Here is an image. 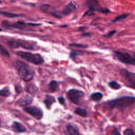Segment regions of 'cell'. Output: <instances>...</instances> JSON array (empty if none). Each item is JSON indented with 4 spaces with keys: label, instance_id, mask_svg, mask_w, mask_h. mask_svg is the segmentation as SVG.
Here are the masks:
<instances>
[{
    "label": "cell",
    "instance_id": "6da1fadb",
    "mask_svg": "<svg viewBox=\"0 0 135 135\" xmlns=\"http://www.w3.org/2000/svg\"><path fill=\"white\" fill-rule=\"evenodd\" d=\"M135 103V97L124 96L108 101L107 104L111 109L117 108L119 109L130 107Z\"/></svg>",
    "mask_w": 135,
    "mask_h": 135
},
{
    "label": "cell",
    "instance_id": "7a4b0ae2",
    "mask_svg": "<svg viewBox=\"0 0 135 135\" xmlns=\"http://www.w3.org/2000/svg\"><path fill=\"white\" fill-rule=\"evenodd\" d=\"M17 72L20 78L25 81H31L33 77V71L25 63L18 61L16 63Z\"/></svg>",
    "mask_w": 135,
    "mask_h": 135
},
{
    "label": "cell",
    "instance_id": "3957f363",
    "mask_svg": "<svg viewBox=\"0 0 135 135\" xmlns=\"http://www.w3.org/2000/svg\"><path fill=\"white\" fill-rule=\"evenodd\" d=\"M17 54L23 59L36 65L41 64L44 61L43 59L39 54H35L28 52L18 51L17 52Z\"/></svg>",
    "mask_w": 135,
    "mask_h": 135
},
{
    "label": "cell",
    "instance_id": "277c9868",
    "mask_svg": "<svg viewBox=\"0 0 135 135\" xmlns=\"http://www.w3.org/2000/svg\"><path fill=\"white\" fill-rule=\"evenodd\" d=\"M120 73L125 84L128 87L135 89V73L128 71L126 69H121Z\"/></svg>",
    "mask_w": 135,
    "mask_h": 135
},
{
    "label": "cell",
    "instance_id": "5b68a950",
    "mask_svg": "<svg viewBox=\"0 0 135 135\" xmlns=\"http://www.w3.org/2000/svg\"><path fill=\"white\" fill-rule=\"evenodd\" d=\"M114 54L120 62L124 64L135 65V59L133 56L131 55L129 53L116 51L114 52Z\"/></svg>",
    "mask_w": 135,
    "mask_h": 135
},
{
    "label": "cell",
    "instance_id": "8992f818",
    "mask_svg": "<svg viewBox=\"0 0 135 135\" xmlns=\"http://www.w3.org/2000/svg\"><path fill=\"white\" fill-rule=\"evenodd\" d=\"M69 99L74 104H78L80 99L84 95L83 91L75 89H72L68 91L67 93Z\"/></svg>",
    "mask_w": 135,
    "mask_h": 135
},
{
    "label": "cell",
    "instance_id": "52a82bcc",
    "mask_svg": "<svg viewBox=\"0 0 135 135\" xmlns=\"http://www.w3.org/2000/svg\"><path fill=\"white\" fill-rule=\"evenodd\" d=\"M86 5L92 11H96L103 13H108L109 12L108 9L101 7L98 0H87Z\"/></svg>",
    "mask_w": 135,
    "mask_h": 135
},
{
    "label": "cell",
    "instance_id": "ba28073f",
    "mask_svg": "<svg viewBox=\"0 0 135 135\" xmlns=\"http://www.w3.org/2000/svg\"><path fill=\"white\" fill-rule=\"evenodd\" d=\"M24 110H25V111H26L30 114L35 118L36 119L40 120L43 117L42 111L40 108H36L35 107H25L24 108Z\"/></svg>",
    "mask_w": 135,
    "mask_h": 135
},
{
    "label": "cell",
    "instance_id": "9c48e42d",
    "mask_svg": "<svg viewBox=\"0 0 135 135\" xmlns=\"http://www.w3.org/2000/svg\"><path fill=\"white\" fill-rule=\"evenodd\" d=\"M76 8V4L73 2L69 3L62 9L61 13L64 15H68Z\"/></svg>",
    "mask_w": 135,
    "mask_h": 135
},
{
    "label": "cell",
    "instance_id": "30bf717a",
    "mask_svg": "<svg viewBox=\"0 0 135 135\" xmlns=\"http://www.w3.org/2000/svg\"><path fill=\"white\" fill-rule=\"evenodd\" d=\"M16 42L18 47H22L28 50H33L34 48V43L30 41L22 40H16Z\"/></svg>",
    "mask_w": 135,
    "mask_h": 135
},
{
    "label": "cell",
    "instance_id": "8fae6325",
    "mask_svg": "<svg viewBox=\"0 0 135 135\" xmlns=\"http://www.w3.org/2000/svg\"><path fill=\"white\" fill-rule=\"evenodd\" d=\"M32 101V98L28 95H24L22 97L17 101L18 104L24 106L28 105Z\"/></svg>",
    "mask_w": 135,
    "mask_h": 135
},
{
    "label": "cell",
    "instance_id": "7c38bea8",
    "mask_svg": "<svg viewBox=\"0 0 135 135\" xmlns=\"http://www.w3.org/2000/svg\"><path fill=\"white\" fill-rule=\"evenodd\" d=\"M12 128L14 131L17 132H22L26 130L25 127L18 122H14L12 125Z\"/></svg>",
    "mask_w": 135,
    "mask_h": 135
},
{
    "label": "cell",
    "instance_id": "4fadbf2b",
    "mask_svg": "<svg viewBox=\"0 0 135 135\" xmlns=\"http://www.w3.org/2000/svg\"><path fill=\"white\" fill-rule=\"evenodd\" d=\"M55 101V98L53 96H51L50 95H46V98L44 100V103H45L46 107L48 109H50L52 104L53 102H54Z\"/></svg>",
    "mask_w": 135,
    "mask_h": 135
},
{
    "label": "cell",
    "instance_id": "5bb4252c",
    "mask_svg": "<svg viewBox=\"0 0 135 135\" xmlns=\"http://www.w3.org/2000/svg\"><path fill=\"white\" fill-rule=\"evenodd\" d=\"M66 130L68 133L71 135H80L79 131L72 125L68 124L66 126Z\"/></svg>",
    "mask_w": 135,
    "mask_h": 135
},
{
    "label": "cell",
    "instance_id": "9a60e30c",
    "mask_svg": "<svg viewBox=\"0 0 135 135\" xmlns=\"http://www.w3.org/2000/svg\"><path fill=\"white\" fill-rule=\"evenodd\" d=\"M103 97V94L100 92H96L91 94L90 99L91 100L94 101H99L101 100Z\"/></svg>",
    "mask_w": 135,
    "mask_h": 135
},
{
    "label": "cell",
    "instance_id": "2e32d148",
    "mask_svg": "<svg viewBox=\"0 0 135 135\" xmlns=\"http://www.w3.org/2000/svg\"><path fill=\"white\" fill-rule=\"evenodd\" d=\"M74 113L83 117H86L88 115L86 110L81 108H76V109L74 110Z\"/></svg>",
    "mask_w": 135,
    "mask_h": 135
},
{
    "label": "cell",
    "instance_id": "e0dca14e",
    "mask_svg": "<svg viewBox=\"0 0 135 135\" xmlns=\"http://www.w3.org/2000/svg\"><path fill=\"white\" fill-rule=\"evenodd\" d=\"M0 15L9 17V18H15L20 16V15H18L17 14L8 12H5V11H0Z\"/></svg>",
    "mask_w": 135,
    "mask_h": 135
},
{
    "label": "cell",
    "instance_id": "ac0fdd59",
    "mask_svg": "<svg viewBox=\"0 0 135 135\" xmlns=\"http://www.w3.org/2000/svg\"><path fill=\"white\" fill-rule=\"evenodd\" d=\"M83 52L82 51H76V50H72L71 51L70 53V58L72 59L73 60H75L76 57L78 55H82L83 54Z\"/></svg>",
    "mask_w": 135,
    "mask_h": 135
},
{
    "label": "cell",
    "instance_id": "d6986e66",
    "mask_svg": "<svg viewBox=\"0 0 135 135\" xmlns=\"http://www.w3.org/2000/svg\"><path fill=\"white\" fill-rule=\"evenodd\" d=\"M129 15V14H127V13H124V14H122L118 16H117L115 18H114L112 22H118L120 21H122L124 19L126 18Z\"/></svg>",
    "mask_w": 135,
    "mask_h": 135
},
{
    "label": "cell",
    "instance_id": "ffe728a7",
    "mask_svg": "<svg viewBox=\"0 0 135 135\" xmlns=\"http://www.w3.org/2000/svg\"><path fill=\"white\" fill-rule=\"evenodd\" d=\"M57 88V83L55 81H51L49 84V88L52 92L55 91Z\"/></svg>",
    "mask_w": 135,
    "mask_h": 135
},
{
    "label": "cell",
    "instance_id": "44dd1931",
    "mask_svg": "<svg viewBox=\"0 0 135 135\" xmlns=\"http://www.w3.org/2000/svg\"><path fill=\"white\" fill-rule=\"evenodd\" d=\"M109 86L113 89H115V90H117L121 88V85L120 84H119L118 83H117L115 81H110L109 83H108Z\"/></svg>",
    "mask_w": 135,
    "mask_h": 135
},
{
    "label": "cell",
    "instance_id": "7402d4cb",
    "mask_svg": "<svg viewBox=\"0 0 135 135\" xmlns=\"http://www.w3.org/2000/svg\"><path fill=\"white\" fill-rule=\"evenodd\" d=\"M0 53L7 57L9 56V53L8 50L0 44Z\"/></svg>",
    "mask_w": 135,
    "mask_h": 135
},
{
    "label": "cell",
    "instance_id": "603a6c76",
    "mask_svg": "<svg viewBox=\"0 0 135 135\" xmlns=\"http://www.w3.org/2000/svg\"><path fill=\"white\" fill-rule=\"evenodd\" d=\"M69 45L70 46L75 47H78V48H82V49L86 48L88 47V46L86 45L81 44H77V43H71V44H70Z\"/></svg>",
    "mask_w": 135,
    "mask_h": 135
},
{
    "label": "cell",
    "instance_id": "cb8c5ba5",
    "mask_svg": "<svg viewBox=\"0 0 135 135\" xmlns=\"http://www.w3.org/2000/svg\"><path fill=\"white\" fill-rule=\"evenodd\" d=\"M27 90H28V92L33 94V93H34L35 92H36V86H35L34 85H29L28 86Z\"/></svg>",
    "mask_w": 135,
    "mask_h": 135
},
{
    "label": "cell",
    "instance_id": "d4e9b609",
    "mask_svg": "<svg viewBox=\"0 0 135 135\" xmlns=\"http://www.w3.org/2000/svg\"><path fill=\"white\" fill-rule=\"evenodd\" d=\"M10 94V92L9 90H0V95L3 96V97H7Z\"/></svg>",
    "mask_w": 135,
    "mask_h": 135
},
{
    "label": "cell",
    "instance_id": "484cf974",
    "mask_svg": "<svg viewBox=\"0 0 135 135\" xmlns=\"http://www.w3.org/2000/svg\"><path fill=\"white\" fill-rule=\"evenodd\" d=\"M124 135H135L134 131L131 129H127L123 131Z\"/></svg>",
    "mask_w": 135,
    "mask_h": 135
},
{
    "label": "cell",
    "instance_id": "4316f807",
    "mask_svg": "<svg viewBox=\"0 0 135 135\" xmlns=\"http://www.w3.org/2000/svg\"><path fill=\"white\" fill-rule=\"evenodd\" d=\"M51 14L55 17H56V18H61V14L62 13H60L58 11H54V12H52L51 13Z\"/></svg>",
    "mask_w": 135,
    "mask_h": 135
},
{
    "label": "cell",
    "instance_id": "83f0119b",
    "mask_svg": "<svg viewBox=\"0 0 135 135\" xmlns=\"http://www.w3.org/2000/svg\"><path fill=\"white\" fill-rule=\"evenodd\" d=\"M115 31L113 30V31H111L110 32H109L108 33H107L106 35H104V37H111L112 35H113V34L115 33Z\"/></svg>",
    "mask_w": 135,
    "mask_h": 135
},
{
    "label": "cell",
    "instance_id": "f1b7e54d",
    "mask_svg": "<svg viewBox=\"0 0 135 135\" xmlns=\"http://www.w3.org/2000/svg\"><path fill=\"white\" fill-rule=\"evenodd\" d=\"M112 135H121V134L117 129H115L112 131Z\"/></svg>",
    "mask_w": 135,
    "mask_h": 135
},
{
    "label": "cell",
    "instance_id": "f546056e",
    "mask_svg": "<svg viewBox=\"0 0 135 135\" xmlns=\"http://www.w3.org/2000/svg\"><path fill=\"white\" fill-rule=\"evenodd\" d=\"M49 7V5H43L42 6H41V8L42 9L43 11H46V10L48 9V7Z\"/></svg>",
    "mask_w": 135,
    "mask_h": 135
},
{
    "label": "cell",
    "instance_id": "4dcf8cb0",
    "mask_svg": "<svg viewBox=\"0 0 135 135\" xmlns=\"http://www.w3.org/2000/svg\"><path fill=\"white\" fill-rule=\"evenodd\" d=\"M58 100H59V102H60L61 104H63V103H64V102H65L64 99V98L62 97H59V98H58Z\"/></svg>",
    "mask_w": 135,
    "mask_h": 135
},
{
    "label": "cell",
    "instance_id": "1f68e13d",
    "mask_svg": "<svg viewBox=\"0 0 135 135\" xmlns=\"http://www.w3.org/2000/svg\"><path fill=\"white\" fill-rule=\"evenodd\" d=\"M133 57H134V59H135V53H134V54H133Z\"/></svg>",
    "mask_w": 135,
    "mask_h": 135
},
{
    "label": "cell",
    "instance_id": "d6a6232c",
    "mask_svg": "<svg viewBox=\"0 0 135 135\" xmlns=\"http://www.w3.org/2000/svg\"><path fill=\"white\" fill-rule=\"evenodd\" d=\"M2 31V30H1V28H0V31Z\"/></svg>",
    "mask_w": 135,
    "mask_h": 135
},
{
    "label": "cell",
    "instance_id": "836d02e7",
    "mask_svg": "<svg viewBox=\"0 0 135 135\" xmlns=\"http://www.w3.org/2000/svg\"><path fill=\"white\" fill-rule=\"evenodd\" d=\"M0 3H1V1H0Z\"/></svg>",
    "mask_w": 135,
    "mask_h": 135
}]
</instances>
